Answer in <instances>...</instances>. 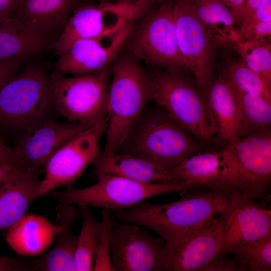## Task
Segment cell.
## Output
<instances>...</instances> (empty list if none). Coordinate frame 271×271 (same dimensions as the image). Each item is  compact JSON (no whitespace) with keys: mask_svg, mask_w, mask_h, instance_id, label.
Listing matches in <instances>:
<instances>
[{"mask_svg":"<svg viewBox=\"0 0 271 271\" xmlns=\"http://www.w3.org/2000/svg\"><path fill=\"white\" fill-rule=\"evenodd\" d=\"M202 189L167 204H153L144 200L129 208L111 211L110 216L151 229L167 241L201 226L216 215L228 211L246 196L236 189Z\"/></svg>","mask_w":271,"mask_h":271,"instance_id":"obj_1","label":"cell"},{"mask_svg":"<svg viewBox=\"0 0 271 271\" xmlns=\"http://www.w3.org/2000/svg\"><path fill=\"white\" fill-rule=\"evenodd\" d=\"M153 103L136 118L115 154L139 157L169 170L196 154L198 146L187 130Z\"/></svg>","mask_w":271,"mask_h":271,"instance_id":"obj_2","label":"cell"},{"mask_svg":"<svg viewBox=\"0 0 271 271\" xmlns=\"http://www.w3.org/2000/svg\"><path fill=\"white\" fill-rule=\"evenodd\" d=\"M113 62L108 92L106 142L100 154L102 157L116 153L134 120L152 101L147 73L139 60L126 52L120 53Z\"/></svg>","mask_w":271,"mask_h":271,"instance_id":"obj_3","label":"cell"},{"mask_svg":"<svg viewBox=\"0 0 271 271\" xmlns=\"http://www.w3.org/2000/svg\"><path fill=\"white\" fill-rule=\"evenodd\" d=\"M51 75L45 65L32 63L1 88V128L21 134L50 118L55 111L51 97Z\"/></svg>","mask_w":271,"mask_h":271,"instance_id":"obj_4","label":"cell"},{"mask_svg":"<svg viewBox=\"0 0 271 271\" xmlns=\"http://www.w3.org/2000/svg\"><path fill=\"white\" fill-rule=\"evenodd\" d=\"M201 188L199 184L192 180L145 183L110 176L99 179L94 184L86 188L70 186L63 191H50L45 196L54 198L61 203L114 211L132 207L159 195Z\"/></svg>","mask_w":271,"mask_h":271,"instance_id":"obj_5","label":"cell"},{"mask_svg":"<svg viewBox=\"0 0 271 271\" xmlns=\"http://www.w3.org/2000/svg\"><path fill=\"white\" fill-rule=\"evenodd\" d=\"M109 68L100 73L65 77L51 76V97L56 111L69 122L106 129Z\"/></svg>","mask_w":271,"mask_h":271,"instance_id":"obj_6","label":"cell"},{"mask_svg":"<svg viewBox=\"0 0 271 271\" xmlns=\"http://www.w3.org/2000/svg\"><path fill=\"white\" fill-rule=\"evenodd\" d=\"M152 101L197 139L208 141L211 136L206 104L199 91L180 71H147Z\"/></svg>","mask_w":271,"mask_h":271,"instance_id":"obj_7","label":"cell"},{"mask_svg":"<svg viewBox=\"0 0 271 271\" xmlns=\"http://www.w3.org/2000/svg\"><path fill=\"white\" fill-rule=\"evenodd\" d=\"M173 7V0L152 7L124 48L149 64L180 71L186 66L178 44Z\"/></svg>","mask_w":271,"mask_h":271,"instance_id":"obj_8","label":"cell"},{"mask_svg":"<svg viewBox=\"0 0 271 271\" xmlns=\"http://www.w3.org/2000/svg\"><path fill=\"white\" fill-rule=\"evenodd\" d=\"M227 212L215 215L195 229L167 240L154 271L199 270L222 251Z\"/></svg>","mask_w":271,"mask_h":271,"instance_id":"obj_9","label":"cell"},{"mask_svg":"<svg viewBox=\"0 0 271 271\" xmlns=\"http://www.w3.org/2000/svg\"><path fill=\"white\" fill-rule=\"evenodd\" d=\"M148 10L144 2L134 3L100 2L97 5L81 4L72 13L63 30L54 42V56H60L76 41L98 37L124 23L135 21Z\"/></svg>","mask_w":271,"mask_h":271,"instance_id":"obj_10","label":"cell"},{"mask_svg":"<svg viewBox=\"0 0 271 271\" xmlns=\"http://www.w3.org/2000/svg\"><path fill=\"white\" fill-rule=\"evenodd\" d=\"M176 37L186 69L194 75L199 92L206 104L210 84L211 57L214 47L191 0H173Z\"/></svg>","mask_w":271,"mask_h":271,"instance_id":"obj_11","label":"cell"},{"mask_svg":"<svg viewBox=\"0 0 271 271\" xmlns=\"http://www.w3.org/2000/svg\"><path fill=\"white\" fill-rule=\"evenodd\" d=\"M106 129L97 126L90 128L55 152L44 166L45 175L39 184V196L62 186H71L100 155L99 142Z\"/></svg>","mask_w":271,"mask_h":271,"instance_id":"obj_12","label":"cell"},{"mask_svg":"<svg viewBox=\"0 0 271 271\" xmlns=\"http://www.w3.org/2000/svg\"><path fill=\"white\" fill-rule=\"evenodd\" d=\"M135 21L98 37L75 41L59 56L55 73L73 76L95 74L108 68L132 33Z\"/></svg>","mask_w":271,"mask_h":271,"instance_id":"obj_13","label":"cell"},{"mask_svg":"<svg viewBox=\"0 0 271 271\" xmlns=\"http://www.w3.org/2000/svg\"><path fill=\"white\" fill-rule=\"evenodd\" d=\"M110 256L113 271H150L164 244L138 224L111 218Z\"/></svg>","mask_w":271,"mask_h":271,"instance_id":"obj_14","label":"cell"},{"mask_svg":"<svg viewBox=\"0 0 271 271\" xmlns=\"http://www.w3.org/2000/svg\"><path fill=\"white\" fill-rule=\"evenodd\" d=\"M238 167L239 191L247 197L261 196L271 180V134L253 132L227 143L226 148Z\"/></svg>","mask_w":271,"mask_h":271,"instance_id":"obj_15","label":"cell"},{"mask_svg":"<svg viewBox=\"0 0 271 271\" xmlns=\"http://www.w3.org/2000/svg\"><path fill=\"white\" fill-rule=\"evenodd\" d=\"M92 127L95 126L48 119L20 134L13 149L29 171L40 174L41 169L55 152L74 137Z\"/></svg>","mask_w":271,"mask_h":271,"instance_id":"obj_16","label":"cell"},{"mask_svg":"<svg viewBox=\"0 0 271 271\" xmlns=\"http://www.w3.org/2000/svg\"><path fill=\"white\" fill-rule=\"evenodd\" d=\"M169 171L179 182L192 180L203 189H236L239 191L238 165L232 154L226 149L195 154Z\"/></svg>","mask_w":271,"mask_h":271,"instance_id":"obj_17","label":"cell"},{"mask_svg":"<svg viewBox=\"0 0 271 271\" xmlns=\"http://www.w3.org/2000/svg\"><path fill=\"white\" fill-rule=\"evenodd\" d=\"M252 199L244 196L227 212L221 252L226 253L236 245L271 233L270 209L262 208Z\"/></svg>","mask_w":271,"mask_h":271,"instance_id":"obj_18","label":"cell"},{"mask_svg":"<svg viewBox=\"0 0 271 271\" xmlns=\"http://www.w3.org/2000/svg\"><path fill=\"white\" fill-rule=\"evenodd\" d=\"M79 0H20L9 17L55 41Z\"/></svg>","mask_w":271,"mask_h":271,"instance_id":"obj_19","label":"cell"},{"mask_svg":"<svg viewBox=\"0 0 271 271\" xmlns=\"http://www.w3.org/2000/svg\"><path fill=\"white\" fill-rule=\"evenodd\" d=\"M206 99L211 136L217 134L227 143L243 133L238 105L232 86L224 73L210 83Z\"/></svg>","mask_w":271,"mask_h":271,"instance_id":"obj_20","label":"cell"},{"mask_svg":"<svg viewBox=\"0 0 271 271\" xmlns=\"http://www.w3.org/2000/svg\"><path fill=\"white\" fill-rule=\"evenodd\" d=\"M56 224L61 230L54 247L40 257L30 260L34 270L76 271L75 254L78 236L72 228L80 213L76 205L59 202L56 207Z\"/></svg>","mask_w":271,"mask_h":271,"instance_id":"obj_21","label":"cell"},{"mask_svg":"<svg viewBox=\"0 0 271 271\" xmlns=\"http://www.w3.org/2000/svg\"><path fill=\"white\" fill-rule=\"evenodd\" d=\"M92 164L91 179L116 176L145 183L179 182L169 170L128 154H115L107 157L100 155Z\"/></svg>","mask_w":271,"mask_h":271,"instance_id":"obj_22","label":"cell"},{"mask_svg":"<svg viewBox=\"0 0 271 271\" xmlns=\"http://www.w3.org/2000/svg\"><path fill=\"white\" fill-rule=\"evenodd\" d=\"M61 228L43 216L26 214L8 229L6 239L19 255L36 256L49 248Z\"/></svg>","mask_w":271,"mask_h":271,"instance_id":"obj_23","label":"cell"},{"mask_svg":"<svg viewBox=\"0 0 271 271\" xmlns=\"http://www.w3.org/2000/svg\"><path fill=\"white\" fill-rule=\"evenodd\" d=\"M54 42L14 18L0 23V60L27 59L52 49Z\"/></svg>","mask_w":271,"mask_h":271,"instance_id":"obj_24","label":"cell"},{"mask_svg":"<svg viewBox=\"0 0 271 271\" xmlns=\"http://www.w3.org/2000/svg\"><path fill=\"white\" fill-rule=\"evenodd\" d=\"M39 175L30 172L0 184V231L8 229L24 216L31 203L39 197Z\"/></svg>","mask_w":271,"mask_h":271,"instance_id":"obj_25","label":"cell"},{"mask_svg":"<svg viewBox=\"0 0 271 271\" xmlns=\"http://www.w3.org/2000/svg\"><path fill=\"white\" fill-rule=\"evenodd\" d=\"M214 47L235 45L242 40L234 17L219 0H191Z\"/></svg>","mask_w":271,"mask_h":271,"instance_id":"obj_26","label":"cell"},{"mask_svg":"<svg viewBox=\"0 0 271 271\" xmlns=\"http://www.w3.org/2000/svg\"><path fill=\"white\" fill-rule=\"evenodd\" d=\"M231 85L238 105L243 132L249 129L254 132L268 129L271 124V103Z\"/></svg>","mask_w":271,"mask_h":271,"instance_id":"obj_27","label":"cell"},{"mask_svg":"<svg viewBox=\"0 0 271 271\" xmlns=\"http://www.w3.org/2000/svg\"><path fill=\"white\" fill-rule=\"evenodd\" d=\"M88 206H79L82 227L75 254L76 271L93 269L94 255L97 242L100 221Z\"/></svg>","mask_w":271,"mask_h":271,"instance_id":"obj_28","label":"cell"},{"mask_svg":"<svg viewBox=\"0 0 271 271\" xmlns=\"http://www.w3.org/2000/svg\"><path fill=\"white\" fill-rule=\"evenodd\" d=\"M230 254L244 271L271 270V233L230 249Z\"/></svg>","mask_w":271,"mask_h":271,"instance_id":"obj_29","label":"cell"},{"mask_svg":"<svg viewBox=\"0 0 271 271\" xmlns=\"http://www.w3.org/2000/svg\"><path fill=\"white\" fill-rule=\"evenodd\" d=\"M224 74L234 87L271 103V85L263 77L250 69L242 59L229 62Z\"/></svg>","mask_w":271,"mask_h":271,"instance_id":"obj_30","label":"cell"},{"mask_svg":"<svg viewBox=\"0 0 271 271\" xmlns=\"http://www.w3.org/2000/svg\"><path fill=\"white\" fill-rule=\"evenodd\" d=\"M241 59L251 70L263 77L271 85L270 42L241 40L234 45Z\"/></svg>","mask_w":271,"mask_h":271,"instance_id":"obj_31","label":"cell"},{"mask_svg":"<svg viewBox=\"0 0 271 271\" xmlns=\"http://www.w3.org/2000/svg\"><path fill=\"white\" fill-rule=\"evenodd\" d=\"M112 231L110 211L102 208L97 242L94 255L93 270H111L110 245Z\"/></svg>","mask_w":271,"mask_h":271,"instance_id":"obj_32","label":"cell"},{"mask_svg":"<svg viewBox=\"0 0 271 271\" xmlns=\"http://www.w3.org/2000/svg\"><path fill=\"white\" fill-rule=\"evenodd\" d=\"M199 270L244 271V269L237 263L233 256L229 257L228 254L221 252L202 266Z\"/></svg>","mask_w":271,"mask_h":271,"instance_id":"obj_33","label":"cell"},{"mask_svg":"<svg viewBox=\"0 0 271 271\" xmlns=\"http://www.w3.org/2000/svg\"><path fill=\"white\" fill-rule=\"evenodd\" d=\"M269 21H271V0H262L253 15L239 28L240 33L242 36L255 25Z\"/></svg>","mask_w":271,"mask_h":271,"instance_id":"obj_34","label":"cell"},{"mask_svg":"<svg viewBox=\"0 0 271 271\" xmlns=\"http://www.w3.org/2000/svg\"><path fill=\"white\" fill-rule=\"evenodd\" d=\"M241 40L253 42H270L271 21L258 23L244 33Z\"/></svg>","mask_w":271,"mask_h":271,"instance_id":"obj_35","label":"cell"},{"mask_svg":"<svg viewBox=\"0 0 271 271\" xmlns=\"http://www.w3.org/2000/svg\"><path fill=\"white\" fill-rule=\"evenodd\" d=\"M25 60L24 58L0 60V89L19 72Z\"/></svg>","mask_w":271,"mask_h":271,"instance_id":"obj_36","label":"cell"},{"mask_svg":"<svg viewBox=\"0 0 271 271\" xmlns=\"http://www.w3.org/2000/svg\"><path fill=\"white\" fill-rule=\"evenodd\" d=\"M0 164L12 166L26 172H32L18 158L13 148L7 145L1 138Z\"/></svg>","mask_w":271,"mask_h":271,"instance_id":"obj_37","label":"cell"},{"mask_svg":"<svg viewBox=\"0 0 271 271\" xmlns=\"http://www.w3.org/2000/svg\"><path fill=\"white\" fill-rule=\"evenodd\" d=\"M34 270L30 260L0 255V271Z\"/></svg>","mask_w":271,"mask_h":271,"instance_id":"obj_38","label":"cell"},{"mask_svg":"<svg viewBox=\"0 0 271 271\" xmlns=\"http://www.w3.org/2000/svg\"><path fill=\"white\" fill-rule=\"evenodd\" d=\"M262 0H245L243 6L235 18L239 28L253 15Z\"/></svg>","mask_w":271,"mask_h":271,"instance_id":"obj_39","label":"cell"},{"mask_svg":"<svg viewBox=\"0 0 271 271\" xmlns=\"http://www.w3.org/2000/svg\"><path fill=\"white\" fill-rule=\"evenodd\" d=\"M28 173L17 168L0 164V184L17 179Z\"/></svg>","mask_w":271,"mask_h":271,"instance_id":"obj_40","label":"cell"},{"mask_svg":"<svg viewBox=\"0 0 271 271\" xmlns=\"http://www.w3.org/2000/svg\"><path fill=\"white\" fill-rule=\"evenodd\" d=\"M20 0H0V23L9 17Z\"/></svg>","mask_w":271,"mask_h":271,"instance_id":"obj_41","label":"cell"},{"mask_svg":"<svg viewBox=\"0 0 271 271\" xmlns=\"http://www.w3.org/2000/svg\"><path fill=\"white\" fill-rule=\"evenodd\" d=\"M232 13L234 19L240 11L245 0H219Z\"/></svg>","mask_w":271,"mask_h":271,"instance_id":"obj_42","label":"cell"},{"mask_svg":"<svg viewBox=\"0 0 271 271\" xmlns=\"http://www.w3.org/2000/svg\"><path fill=\"white\" fill-rule=\"evenodd\" d=\"M147 0H117V2L123 3H134Z\"/></svg>","mask_w":271,"mask_h":271,"instance_id":"obj_43","label":"cell"},{"mask_svg":"<svg viewBox=\"0 0 271 271\" xmlns=\"http://www.w3.org/2000/svg\"><path fill=\"white\" fill-rule=\"evenodd\" d=\"M100 2L106 1V0H99Z\"/></svg>","mask_w":271,"mask_h":271,"instance_id":"obj_44","label":"cell"}]
</instances>
